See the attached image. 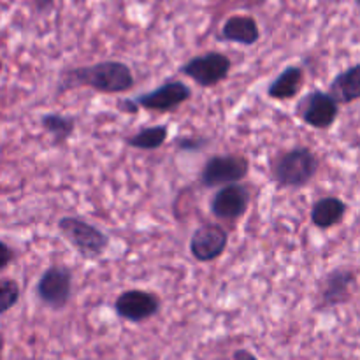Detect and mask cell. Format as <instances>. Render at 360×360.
Masks as SVG:
<instances>
[{
	"instance_id": "obj_1",
	"label": "cell",
	"mask_w": 360,
	"mask_h": 360,
	"mask_svg": "<svg viewBox=\"0 0 360 360\" xmlns=\"http://www.w3.org/2000/svg\"><path fill=\"white\" fill-rule=\"evenodd\" d=\"M134 83L136 79H134L132 69L127 63L105 60L94 65L76 67V69L62 72L56 95H62L77 86L94 88L101 94H123V91H129Z\"/></svg>"
},
{
	"instance_id": "obj_2",
	"label": "cell",
	"mask_w": 360,
	"mask_h": 360,
	"mask_svg": "<svg viewBox=\"0 0 360 360\" xmlns=\"http://www.w3.org/2000/svg\"><path fill=\"white\" fill-rule=\"evenodd\" d=\"M319 172V158L309 148H292L274 162V179L283 188H302Z\"/></svg>"
},
{
	"instance_id": "obj_3",
	"label": "cell",
	"mask_w": 360,
	"mask_h": 360,
	"mask_svg": "<svg viewBox=\"0 0 360 360\" xmlns=\"http://www.w3.org/2000/svg\"><path fill=\"white\" fill-rule=\"evenodd\" d=\"M58 231L63 238L84 257V259H97L109 246L108 234L90 221L77 217H63L58 220Z\"/></svg>"
},
{
	"instance_id": "obj_4",
	"label": "cell",
	"mask_w": 360,
	"mask_h": 360,
	"mask_svg": "<svg viewBox=\"0 0 360 360\" xmlns=\"http://www.w3.org/2000/svg\"><path fill=\"white\" fill-rule=\"evenodd\" d=\"M231 67L232 62L227 55L220 51H210L186 62L179 69V72L185 74L186 77L193 79L200 86L211 88L227 79Z\"/></svg>"
},
{
	"instance_id": "obj_5",
	"label": "cell",
	"mask_w": 360,
	"mask_h": 360,
	"mask_svg": "<svg viewBox=\"0 0 360 360\" xmlns=\"http://www.w3.org/2000/svg\"><path fill=\"white\" fill-rule=\"evenodd\" d=\"M250 164L245 157L225 155V157H211L204 164L200 172V181L204 186H227L236 185L248 176Z\"/></svg>"
},
{
	"instance_id": "obj_6",
	"label": "cell",
	"mask_w": 360,
	"mask_h": 360,
	"mask_svg": "<svg viewBox=\"0 0 360 360\" xmlns=\"http://www.w3.org/2000/svg\"><path fill=\"white\" fill-rule=\"evenodd\" d=\"M37 297L51 309L65 308L72 292V273L63 266H51L42 273L37 283Z\"/></svg>"
},
{
	"instance_id": "obj_7",
	"label": "cell",
	"mask_w": 360,
	"mask_h": 360,
	"mask_svg": "<svg viewBox=\"0 0 360 360\" xmlns=\"http://www.w3.org/2000/svg\"><path fill=\"white\" fill-rule=\"evenodd\" d=\"M297 111L306 125L323 130L334 125L338 115H340V104L329 91L326 94V91L315 90L301 98Z\"/></svg>"
},
{
	"instance_id": "obj_8",
	"label": "cell",
	"mask_w": 360,
	"mask_h": 360,
	"mask_svg": "<svg viewBox=\"0 0 360 360\" xmlns=\"http://www.w3.org/2000/svg\"><path fill=\"white\" fill-rule=\"evenodd\" d=\"M115 311L120 319L141 323L160 311V299L153 292L132 288V290L122 292L116 297Z\"/></svg>"
},
{
	"instance_id": "obj_9",
	"label": "cell",
	"mask_w": 360,
	"mask_h": 360,
	"mask_svg": "<svg viewBox=\"0 0 360 360\" xmlns=\"http://www.w3.org/2000/svg\"><path fill=\"white\" fill-rule=\"evenodd\" d=\"M190 97H192V90H190L188 84L178 79H171L165 81L162 86L155 88V90L139 95L136 102L148 111L171 112L176 108H179L183 102L188 101Z\"/></svg>"
},
{
	"instance_id": "obj_10",
	"label": "cell",
	"mask_w": 360,
	"mask_h": 360,
	"mask_svg": "<svg viewBox=\"0 0 360 360\" xmlns=\"http://www.w3.org/2000/svg\"><path fill=\"white\" fill-rule=\"evenodd\" d=\"M229 245V234L221 225L204 224L197 229L190 239V253L197 262H213L224 255Z\"/></svg>"
},
{
	"instance_id": "obj_11",
	"label": "cell",
	"mask_w": 360,
	"mask_h": 360,
	"mask_svg": "<svg viewBox=\"0 0 360 360\" xmlns=\"http://www.w3.org/2000/svg\"><path fill=\"white\" fill-rule=\"evenodd\" d=\"M250 206V192L241 183L221 186L211 200V213L218 220H238Z\"/></svg>"
},
{
	"instance_id": "obj_12",
	"label": "cell",
	"mask_w": 360,
	"mask_h": 360,
	"mask_svg": "<svg viewBox=\"0 0 360 360\" xmlns=\"http://www.w3.org/2000/svg\"><path fill=\"white\" fill-rule=\"evenodd\" d=\"M355 281V274L348 269H334L323 278L322 301L326 306L343 304L350 299V287Z\"/></svg>"
},
{
	"instance_id": "obj_13",
	"label": "cell",
	"mask_w": 360,
	"mask_h": 360,
	"mask_svg": "<svg viewBox=\"0 0 360 360\" xmlns=\"http://www.w3.org/2000/svg\"><path fill=\"white\" fill-rule=\"evenodd\" d=\"M329 94L338 104H350L360 98V63L338 74L329 84Z\"/></svg>"
},
{
	"instance_id": "obj_14",
	"label": "cell",
	"mask_w": 360,
	"mask_h": 360,
	"mask_svg": "<svg viewBox=\"0 0 360 360\" xmlns=\"http://www.w3.org/2000/svg\"><path fill=\"white\" fill-rule=\"evenodd\" d=\"M304 84V72L299 65H290L269 84L267 95L274 101H290L301 91Z\"/></svg>"
},
{
	"instance_id": "obj_15",
	"label": "cell",
	"mask_w": 360,
	"mask_h": 360,
	"mask_svg": "<svg viewBox=\"0 0 360 360\" xmlns=\"http://www.w3.org/2000/svg\"><path fill=\"white\" fill-rule=\"evenodd\" d=\"M347 210V204L340 197H323L313 206L311 221L319 229H333L343 221Z\"/></svg>"
},
{
	"instance_id": "obj_16",
	"label": "cell",
	"mask_w": 360,
	"mask_h": 360,
	"mask_svg": "<svg viewBox=\"0 0 360 360\" xmlns=\"http://www.w3.org/2000/svg\"><path fill=\"white\" fill-rule=\"evenodd\" d=\"M221 37L225 41L252 46L260 37L259 25L250 16H232L225 21L224 28H221Z\"/></svg>"
},
{
	"instance_id": "obj_17",
	"label": "cell",
	"mask_w": 360,
	"mask_h": 360,
	"mask_svg": "<svg viewBox=\"0 0 360 360\" xmlns=\"http://www.w3.org/2000/svg\"><path fill=\"white\" fill-rule=\"evenodd\" d=\"M41 125L49 136L55 139L56 144L65 143L70 136L74 134L76 129V120L70 118V116L56 115V112H48V115H42Z\"/></svg>"
},
{
	"instance_id": "obj_18",
	"label": "cell",
	"mask_w": 360,
	"mask_h": 360,
	"mask_svg": "<svg viewBox=\"0 0 360 360\" xmlns=\"http://www.w3.org/2000/svg\"><path fill=\"white\" fill-rule=\"evenodd\" d=\"M167 136L169 129L165 125L148 127V129H143L137 134H134V136L127 137V144L132 148H137V150H158L167 141Z\"/></svg>"
},
{
	"instance_id": "obj_19",
	"label": "cell",
	"mask_w": 360,
	"mask_h": 360,
	"mask_svg": "<svg viewBox=\"0 0 360 360\" xmlns=\"http://www.w3.org/2000/svg\"><path fill=\"white\" fill-rule=\"evenodd\" d=\"M20 285L13 278L0 280V313H7L20 301Z\"/></svg>"
},
{
	"instance_id": "obj_20",
	"label": "cell",
	"mask_w": 360,
	"mask_h": 360,
	"mask_svg": "<svg viewBox=\"0 0 360 360\" xmlns=\"http://www.w3.org/2000/svg\"><path fill=\"white\" fill-rule=\"evenodd\" d=\"M176 144L183 151H195L206 146L207 139H204V137H179Z\"/></svg>"
},
{
	"instance_id": "obj_21",
	"label": "cell",
	"mask_w": 360,
	"mask_h": 360,
	"mask_svg": "<svg viewBox=\"0 0 360 360\" xmlns=\"http://www.w3.org/2000/svg\"><path fill=\"white\" fill-rule=\"evenodd\" d=\"M116 108H118V111H122V112H129V115H136V112L139 111L141 105L137 104L136 98H134V101H130V98H122V101H118V104H116Z\"/></svg>"
},
{
	"instance_id": "obj_22",
	"label": "cell",
	"mask_w": 360,
	"mask_h": 360,
	"mask_svg": "<svg viewBox=\"0 0 360 360\" xmlns=\"http://www.w3.org/2000/svg\"><path fill=\"white\" fill-rule=\"evenodd\" d=\"M2 260H0V269L2 271H6L7 269V266H9V262L11 260L14 259V252H13V248H11L9 245H7L6 241H2Z\"/></svg>"
},
{
	"instance_id": "obj_23",
	"label": "cell",
	"mask_w": 360,
	"mask_h": 360,
	"mask_svg": "<svg viewBox=\"0 0 360 360\" xmlns=\"http://www.w3.org/2000/svg\"><path fill=\"white\" fill-rule=\"evenodd\" d=\"M232 360H259V359H257L255 355L248 350H236Z\"/></svg>"
},
{
	"instance_id": "obj_24",
	"label": "cell",
	"mask_w": 360,
	"mask_h": 360,
	"mask_svg": "<svg viewBox=\"0 0 360 360\" xmlns=\"http://www.w3.org/2000/svg\"><path fill=\"white\" fill-rule=\"evenodd\" d=\"M357 2H359V4H360V0H357Z\"/></svg>"
}]
</instances>
